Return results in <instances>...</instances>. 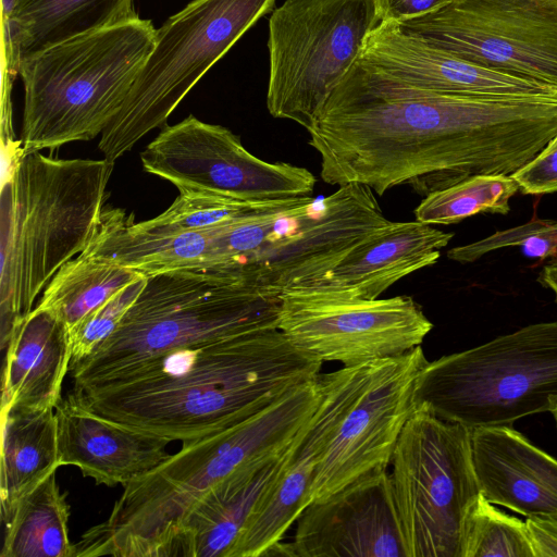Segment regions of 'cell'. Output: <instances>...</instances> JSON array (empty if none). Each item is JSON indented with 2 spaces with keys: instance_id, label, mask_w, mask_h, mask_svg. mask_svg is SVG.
Instances as JSON below:
<instances>
[{
  "instance_id": "1",
  "label": "cell",
  "mask_w": 557,
  "mask_h": 557,
  "mask_svg": "<svg viewBox=\"0 0 557 557\" xmlns=\"http://www.w3.org/2000/svg\"><path fill=\"white\" fill-rule=\"evenodd\" d=\"M308 133L323 182L360 184L379 196L409 185L425 197L530 162L557 135V94L437 92L356 61Z\"/></svg>"
},
{
  "instance_id": "2",
  "label": "cell",
  "mask_w": 557,
  "mask_h": 557,
  "mask_svg": "<svg viewBox=\"0 0 557 557\" xmlns=\"http://www.w3.org/2000/svg\"><path fill=\"white\" fill-rule=\"evenodd\" d=\"M321 366L268 329L171 350L73 388L112 421L186 442L256 414L317 379Z\"/></svg>"
},
{
  "instance_id": "3",
  "label": "cell",
  "mask_w": 557,
  "mask_h": 557,
  "mask_svg": "<svg viewBox=\"0 0 557 557\" xmlns=\"http://www.w3.org/2000/svg\"><path fill=\"white\" fill-rule=\"evenodd\" d=\"M319 375L233 426L183 442L175 454L124 486L108 518L75 543V557H171L202 498L233 474L288 448L320 403Z\"/></svg>"
},
{
  "instance_id": "4",
  "label": "cell",
  "mask_w": 557,
  "mask_h": 557,
  "mask_svg": "<svg viewBox=\"0 0 557 557\" xmlns=\"http://www.w3.org/2000/svg\"><path fill=\"white\" fill-rule=\"evenodd\" d=\"M107 159L22 153L0 196V346L100 222L113 171Z\"/></svg>"
},
{
  "instance_id": "5",
  "label": "cell",
  "mask_w": 557,
  "mask_h": 557,
  "mask_svg": "<svg viewBox=\"0 0 557 557\" xmlns=\"http://www.w3.org/2000/svg\"><path fill=\"white\" fill-rule=\"evenodd\" d=\"M156 30L136 15L24 58L17 70L24 90L22 153L101 135L121 111Z\"/></svg>"
},
{
  "instance_id": "6",
  "label": "cell",
  "mask_w": 557,
  "mask_h": 557,
  "mask_svg": "<svg viewBox=\"0 0 557 557\" xmlns=\"http://www.w3.org/2000/svg\"><path fill=\"white\" fill-rule=\"evenodd\" d=\"M281 295L245 283L226 265L149 276L113 333L70 370L74 387L171 350L278 329Z\"/></svg>"
},
{
  "instance_id": "7",
  "label": "cell",
  "mask_w": 557,
  "mask_h": 557,
  "mask_svg": "<svg viewBox=\"0 0 557 557\" xmlns=\"http://www.w3.org/2000/svg\"><path fill=\"white\" fill-rule=\"evenodd\" d=\"M414 408L469 430L512 426L557 408V320L500 335L428 361L414 387Z\"/></svg>"
},
{
  "instance_id": "8",
  "label": "cell",
  "mask_w": 557,
  "mask_h": 557,
  "mask_svg": "<svg viewBox=\"0 0 557 557\" xmlns=\"http://www.w3.org/2000/svg\"><path fill=\"white\" fill-rule=\"evenodd\" d=\"M276 0H193L156 30L154 46L98 148L115 162L163 126L202 76Z\"/></svg>"
},
{
  "instance_id": "9",
  "label": "cell",
  "mask_w": 557,
  "mask_h": 557,
  "mask_svg": "<svg viewBox=\"0 0 557 557\" xmlns=\"http://www.w3.org/2000/svg\"><path fill=\"white\" fill-rule=\"evenodd\" d=\"M391 465L407 557H462L465 522L481 494L471 430L414 408Z\"/></svg>"
},
{
  "instance_id": "10",
  "label": "cell",
  "mask_w": 557,
  "mask_h": 557,
  "mask_svg": "<svg viewBox=\"0 0 557 557\" xmlns=\"http://www.w3.org/2000/svg\"><path fill=\"white\" fill-rule=\"evenodd\" d=\"M380 23L374 0H285L269 18L267 108L311 129Z\"/></svg>"
},
{
  "instance_id": "11",
  "label": "cell",
  "mask_w": 557,
  "mask_h": 557,
  "mask_svg": "<svg viewBox=\"0 0 557 557\" xmlns=\"http://www.w3.org/2000/svg\"><path fill=\"white\" fill-rule=\"evenodd\" d=\"M278 329L320 361L354 367L404 355L433 329L406 295L364 299L324 285H304L281 295Z\"/></svg>"
},
{
  "instance_id": "12",
  "label": "cell",
  "mask_w": 557,
  "mask_h": 557,
  "mask_svg": "<svg viewBox=\"0 0 557 557\" xmlns=\"http://www.w3.org/2000/svg\"><path fill=\"white\" fill-rule=\"evenodd\" d=\"M398 25L461 59L557 91V0H455Z\"/></svg>"
},
{
  "instance_id": "13",
  "label": "cell",
  "mask_w": 557,
  "mask_h": 557,
  "mask_svg": "<svg viewBox=\"0 0 557 557\" xmlns=\"http://www.w3.org/2000/svg\"><path fill=\"white\" fill-rule=\"evenodd\" d=\"M140 160L146 172L178 190L250 202L311 196L317 182L305 168L257 158L232 131L194 115L165 125Z\"/></svg>"
},
{
  "instance_id": "14",
  "label": "cell",
  "mask_w": 557,
  "mask_h": 557,
  "mask_svg": "<svg viewBox=\"0 0 557 557\" xmlns=\"http://www.w3.org/2000/svg\"><path fill=\"white\" fill-rule=\"evenodd\" d=\"M426 363L421 346L368 363L362 386L318 463L311 502L330 496L366 473L387 469L414 410L416 382Z\"/></svg>"
},
{
  "instance_id": "15",
  "label": "cell",
  "mask_w": 557,
  "mask_h": 557,
  "mask_svg": "<svg viewBox=\"0 0 557 557\" xmlns=\"http://www.w3.org/2000/svg\"><path fill=\"white\" fill-rule=\"evenodd\" d=\"M296 523L295 557H407L387 469L310 502Z\"/></svg>"
},
{
  "instance_id": "16",
  "label": "cell",
  "mask_w": 557,
  "mask_h": 557,
  "mask_svg": "<svg viewBox=\"0 0 557 557\" xmlns=\"http://www.w3.org/2000/svg\"><path fill=\"white\" fill-rule=\"evenodd\" d=\"M369 362L320 373V403L295 437L283 471L248 523L232 557L265 556L283 541L311 502L318 463L336 425L359 393Z\"/></svg>"
},
{
  "instance_id": "17",
  "label": "cell",
  "mask_w": 557,
  "mask_h": 557,
  "mask_svg": "<svg viewBox=\"0 0 557 557\" xmlns=\"http://www.w3.org/2000/svg\"><path fill=\"white\" fill-rule=\"evenodd\" d=\"M363 66L420 89L471 96L556 95L544 84L487 69L380 22L367 36L357 60Z\"/></svg>"
},
{
  "instance_id": "18",
  "label": "cell",
  "mask_w": 557,
  "mask_h": 557,
  "mask_svg": "<svg viewBox=\"0 0 557 557\" xmlns=\"http://www.w3.org/2000/svg\"><path fill=\"white\" fill-rule=\"evenodd\" d=\"M61 466L77 467L96 484L125 486L162 463L169 440L96 412L73 388L54 408Z\"/></svg>"
},
{
  "instance_id": "19",
  "label": "cell",
  "mask_w": 557,
  "mask_h": 557,
  "mask_svg": "<svg viewBox=\"0 0 557 557\" xmlns=\"http://www.w3.org/2000/svg\"><path fill=\"white\" fill-rule=\"evenodd\" d=\"M474 470L491 503L527 518L557 519V459L512 426L471 430Z\"/></svg>"
},
{
  "instance_id": "20",
  "label": "cell",
  "mask_w": 557,
  "mask_h": 557,
  "mask_svg": "<svg viewBox=\"0 0 557 557\" xmlns=\"http://www.w3.org/2000/svg\"><path fill=\"white\" fill-rule=\"evenodd\" d=\"M146 277L170 271L224 265L219 226L177 230L136 222L119 208L102 211L97 230L83 251Z\"/></svg>"
},
{
  "instance_id": "21",
  "label": "cell",
  "mask_w": 557,
  "mask_h": 557,
  "mask_svg": "<svg viewBox=\"0 0 557 557\" xmlns=\"http://www.w3.org/2000/svg\"><path fill=\"white\" fill-rule=\"evenodd\" d=\"M453 236L417 220L391 221L309 285L334 287L364 299L379 298L403 277L434 264Z\"/></svg>"
},
{
  "instance_id": "22",
  "label": "cell",
  "mask_w": 557,
  "mask_h": 557,
  "mask_svg": "<svg viewBox=\"0 0 557 557\" xmlns=\"http://www.w3.org/2000/svg\"><path fill=\"white\" fill-rule=\"evenodd\" d=\"M2 371L1 408H55L72 359L67 326L35 307L12 330Z\"/></svg>"
},
{
  "instance_id": "23",
  "label": "cell",
  "mask_w": 557,
  "mask_h": 557,
  "mask_svg": "<svg viewBox=\"0 0 557 557\" xmlns=\"http://www.w3.org/2000/svg\"><path fill=\"white\" fill-rule=\"evenodd\" d=\"M292 444L278 457L233 474L202 498L186 519L171 557H232L283 471Z\"/></svg>"
},
{
  "instance_id": "24",
  "label": "cell",
  "mask_w": 557,
  "mask_h": 557,
  "mask_svg": "<svg viewBox=\"0 0 557 557\" xmlns=\"http://www.w3.org/2000/svg\"><path fill=\"white\" fill-rule=\"evenodd\" d=\"M136 15L134 0H15L2 23V92L24 58Z\"/></svg>"
},
{
  "instance_id": "25",
  "label": "cell",
  "mask_w": 557,
  "mask_h": 557,
  "mask_svg": "<svg viewBox=\"0 0 557 557\" xmlns=\"http://www.w3.org/2000/svg\"><path fill=\"white\" fill-rule=\"evenodd\" d=\"M0 516L61 466L53 408H1Z\"/></svg>"
},
{
  "instance_id": "26",
  "label": "cell",
  "mask_w": 557,
  "mask_h": 557,
  "mask_svg": "<svg viewBox=\"0 0 557 557\" xmlns=\"http://www.w3.org/2000/svg\"><path fill=\"white\" fill-rule=\"evenodd\" d=\"M71 507L50 473L14 507L5 524L0 557H75L69 535Z\"/></svg>"
},
{
  "instance_id": "27",
  "label": "cell",
  "mask_w": 557,
  "mask_h": 557,
  "mask_svg": "<svg viewBox=\"0 0 557 557\" xmlns=\"http://www.w3.org/2000/svg\"><path fill=\"white\" fill-rule=\"evenodd\" d=\"M140 277L144 275L82 252L54 274L36 307L52 312L71 331L89 312Z\"/></svg>"
},
{
  "instance_id": "28",
  "label": "cell",
  "mask_w": 557,
  "mask_h": 557,
  "mask_svg": "<svg viewBox=\"0 0 557 557\" xmlns=\"http://www.w3.org/2000/svg\"><path fill=\"white\" fill-rule=\"evenodd\" d=\"M519 190L511 175H476L425 196L414 210L417 221L453 224L478 213L507 214Z\"/></svg>"
},
{
  "instance_id": "29",
  "label": "cell",
  "mask_w": 557,
  "mask_h": 557,
  "mask_svg": "<svg viewBox=\"0 0 557 557\" xmlns=\"http://www.w3.org/2000/svg\"><path fill=\"white\" fill-rule=\"evenodd\" d=\"M534 557L525 521L499 510L481 493L463 529L462 557Z\"/></svg>"
},
{
  "instance_id": "30",
  "label": "cell",
  "mask_w": 557,
  "mask_h": 557,
  "mask_svg": "<svg viewBox=\"0 0 557 557\" xmlns=\"http://www.w3.org/2000/svg\"><path fill=\"white\" fill-rule=\"evenodd\" d=\"M178 191L165 211L146 222L177 230L213 228L273 211L292 200L250 202L207 193Z\"/></svg>"
},
{
  "instance_id": "31",
  "label": "cell",
  "mask_w": 557,
  "mask_h": 557,
  "mask_svg": "<svg viewBox=\"0 0 557 557\" xmlns=\"http://www.w3.org/2000/svg\"><path fill=\"white\" fill-rule=\"evenodd\" d=\"M507 247H521L523 253L530 258L557 260V221L531 220L476 242L451 248L447 257L460 263H469L491 251Z\"/></svg>"
},
{
  "instance_id": "32",
  "label": "cell",
  "mask_w": 557,
  "mask_h": 557,
  "mask_svg": "<svg viewBox=\"0 0 557 557\" xmlns=\"http://www.w3.org/2000/svg\"><path fill=\"white\" fill-rule=\"evenodd\" d=\"M146 280L144 276L123 287L69 331L72 347L70 370L113 333L141 293Z\"/></svg>"
},
{
  "instance_id": "33",
  "label": "cell",
  "mask_w": 557,
  "mask_h": 557,
  "mask_svg": "<svg viewBox=\"0 0 557 557\" xmlns=\"http://www.w3.org/2000/svg\"><path fill=\"white\" fill-rule=\"evenodd\" d=\"M525 195L557 191V146H546L530 162L511 174Z\"/></svg>"
},
{
  "instance_id": "34",
  "label": "cell",
  "mask_w": 557,
  "mask_h": 557,
  "mask_svg": "<svg viewBox=\"0 0 557 557\" xmlns=\"http://www.w3.org/2000/svg\"><path fill=\"white\" fill-rule=\"evenodd\" d=\"M380 22L401 24L434 13L455 0H374Z\"/></svg>"
},
{
  "instance_id": "35",
  "label": "cell",
  "mask_w": 557,
  "mask_h": 557,
  "mask_svg": "<svg viewBox=\"0 0 557 557\" xmlns=\"http://www.w3.org/2000/svg\"><path fill=\"white\" fill-rule=\"evenodd\" d=\"M525 524L534 557H557V519L529 517Z\"/></svg>"
},
{
  "instance_id": "36",
  "label": "cell",
  "mask_w": 557,
  "mask_h": 557,
  "mask_svg": "<svg viewBox=\"0 0 557 557\" xmlns=\"http://www.w3.org/2000/svg\"><path fill=\"white\" fill-rule=\"evenodd\" d=\"M539 281L542 285L552 289L557 298V260H552L543 268Z\"/></svg>"
},
{
  "instance_id": "37",
  "label": "cell",
  "mask_w": 557,
  "mask_h": 557,
  "mask_svg": "<svg viewBox=\"0 0 557 557\" xmlns=\"http://www.w3.org/2000/svg\"><path fill=\"white\" fill-rule=\"evenodd\" d=\"M14 1L15 0H1V4H2V11H1L2 20L1 21H2V23H4L8 20L9 15L12 11Z\"/></svg>"
},
{
  "instance_id": "38",
  "label": "cell",
  "mask_w": 557,
  "mask_h": 557,
  "mask_svg": "<svg viewBox=\"0 0 557 557\" xmlns=\"http://www.w3.org/2000/svg\"><path fill=\"white\" fill-rule=\"evenodd\" d=\"M547 146H557V135L555 136V138L547 145Z\"/></svg>"
},
{
  "instance_id": "39",
  "label": "cell",
  "mask_w": 557,
  "mask_h": 557,
  "mask_svg": "<svg viewBox=\"0 0 557 557\" xmlns=\"http://www.w3.org/2000/svg\"><path fill=\"white\" fill-rule=\"evenodd\" d=\"M552 414L554 417L555 424H556V428H557V408L552 412Z\"/></svg>"
}]
</instances>
